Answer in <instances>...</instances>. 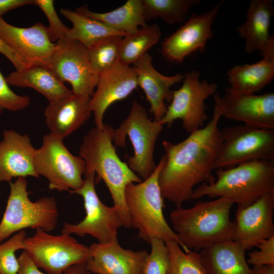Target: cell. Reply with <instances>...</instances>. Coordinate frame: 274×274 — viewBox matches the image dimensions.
<instances>
[{
	"label": "cell",
	"instance_id": "6da1fadb",
	"mask_svg": "<svg viewBox=\"0 0 274 274\" xmlns=\"http://www.w3.org/2000/svg\"><path fill=\"white\" fill-rule=\"evenodd\" d=\"M214 100L213 116L206 126L179 143L162 142L165 162L159 173V184L163 198L177 208L191 199L196 185L215 181L213 172L221 143L218 125L222 116V102L217 93Z\"/></svg>",
	"mask_w": 274,
	"mask_h": 274
},
{
	"label": "cell",
	"instance_id": "7a4b0ae2",
	"mask_svg": "<svg viewBox=\"0 0 274 274\" xmlns=\"http://www.w3.org/2000/svg\"><path fill=\"white\" fill-rule=\"evenodd\" d=\"M233 201L226 197L198 201L190 208H176L170 213L173 230L184 251H197L233 241L235 222L230 218Z\"/></svg>",
	"mask_w": 274,
	"mask_h": 274
},
{
	"label": "cell",
	"instance_id": "3957f363",
	"mask_svg": "<svg viewBox=\"0 0 274 274\" xmlns=\"http://www.w3.org/2000/svg\"><path fill=\"white\" fill-rule=\"evenodd\" d=\"M111 125L104 124L102 129L91 128L83 138L79 156L85 161L86 170H93L108 188L114 206L118 210L123 226L131 227L125 200V190L131 183L143 181L119 158L113 144L114 131Z\"/></svg>",
	"mask_w": 274,
	"mask_h": 274
},
{
	"label": "cell",
	"instance_id": "277c9868",
	"mask_svg": "<svg viewBox=\"0 0 274 274\" xmlns=\"http://www.w3.org/2000/svg\"><path fill=\"white\" fill-rule=\"evenodd\" d=\"M217 178L193 190L191 199L226 197L245 208L269 193H274V161L254 160L233 167L215 170Z\"/></svg>",
	"mask_w": 274,
	"mask_h": 274
},
{
	"label": "cell",
	"instance_id": "5b68a950",
	"mask_svg": "<svg viewBox=\"0 0 274 274\" xmlns=\"http://www.w3.org/2000/svg\"><path fill=\"white\" fill-rule=\"evenodd\" d=\"M165 162L164 154L149 177L140 183L128 185L125 190L131 227L138 230L140 238L149 244L154 238L179 243L177 234L167 223L163 212L164 198L159 184V175Z\"/></svg>",
	"mask_w": 274,
	"mask_h": 274
},
{
	"label": "cell",
	"instance_id": "8992f818",
	"mask_svg": "<svg viewBox=\"0 0 274 274\" xmlns=\"http://www.w3.org/2000/svg\"><path fill=\"white\" fill-rule=\"evenodd\" d=\"M9 185L10 194L0 222V244L25 228L41 229L47 232L55 229L59 211L54 197L31 201L28 196L27 181L24 177L17 178Z\"/></svg>",
	"mask_w": 274,
	"mask_h": 274
},
{
	"label": "cell",
	"instance_id": "52a82bcc",
	"mask_svg": "<svg viewBox=\"0 0 274 274\" xmlns=\"http://www.w3.org/2000/svg\"><path fill=\"white\" fill-rule=\"evenodd\" d=\"M162 129L163 125L151 121L145 108L136 100L133 101L128 116L114 129L113 142L115 146L125 147V138L128 136L134 154L128 157L126 163L143 180L149 177L156 167L154 148Z\"/></svg>",
	"mask_w": 274,
	"mask_h": 274
},
{
	"label": "cell",
	"instance_id": "ba28073f",
	"mask_svg": "<svg viewBox=\"0 0 274 274\" xmlns=\"http://www.w3.org/2000/svg\"><path fill=\"white\" fill-rule=\"evenodd\" d=\"M34 166L39 176L48 180L49 189L58 191L80 188L86 173L84 160L68 150L63 139L51 133L45 135L41 146L35 149Z\"/></svg>",
	"mask_w": 274,
	"mask_h": 274
},
{
	"label": "cell",
	"instance_id": "9c48e42d",
	"mask_svg": "<svg viewBox=\"0 0 274 274\" xmlns=\"http://www.w3.org/2000/svg\"><path fill=\"white\" fill-rule=\"evenodd\" d=\"M22 251L50 274H63L71 266L86 264L91 258L89 247L71 234L53 235L41 229L25 238Z\"/></svg>",
	"mask_w": 274,
	"mask_h": 274
},
{
	"label": "cell",
	"instance_id": "30bf717a",
	"mask_svg": "<svg viewBox=\"0 0 274 274\" xmlns=\"http://www.w3.org/2000/svg\"><path fill=\"white\" fill-rule=\"evenodd\" d=\"M221 143L214 170L254 160L274 161V130L245 124L220 129Z\"/></svg>",
	"mask_w": 274,
	"mask_h": 274
},
{
	"label": "cell",
	"instance_id": "8fae6325",
	"mask_svg": "<svg viewBox=\"0 0 274 274\" xmlns=\"http://www.w3.org/2000/svg\"><path fill=\"white\" fill-rule=\"evenodd\" d=\"M95 175L93 170H86L81 187L70 191L82 197L86 215L78 223H64L61 233L90 235L98 243L118 242V229L123 226L122 219L114 206L108 207L99 199L95 188Z\"/></svg>",
	"mask_w": 274,
	"mask_h": 274
},
{
	"label": "cell",
	"instance_id": "7c38bea8",
	"mask_svg": "<svg viewBox=\"0 0 274 274\" xmlns=\"http://www.w3.org/2000/svg\"><path fill=\"white\" fill-rule=\"evenodd\" d=\"M199 71L192 70L185 75L183 84L173 91L170 104L163 118L158 122L170 127L177 119L189 134L204 126L208 118L205 100L216 93L218 85L200 80Z\"/></svg>",
	"mask_w": 274,
	"mask_h": 274
},
{
	"label": "cell",
	"instance_id": "4fadbf2b",
	"mask_svg": "<svg viewBox=\"0 0 274 274\" xmlns=\"http://www.w3.org/2000/svg\"><path fill=\"white\" fill-rule=\"evenodd\" d=\"M49 68L61 82H68L76 95L91 97L99 79L87 48L77 41L64 39L57 42Z\"/></svg>",
	"mask_w": 274,
	"mask_h": 274
},
{
	"label": "cell",
	"instance_id": "5bb4252c",
	"mask_svg": "<svg viewBox=\"0 0 274 274\" xmlns=\"http://www.w3.org/2000/svg\"><path fill=\"white\" fill-rule=\"evenodd\" d=\"M223 3L222 1L209 10L192 16L165 39L161 46L162 56L171 62L180 63L192 53L203 51L213 36L212 26Z\"/></svg>",
	"mask_w": 274,
	"mask_h": 274
},
{
	"label": "cell",
	"instance_id": "9a60e30c",
	"mask_svg": "<svg viewBox=\"0 0 274 274\" xmlns=\"http://www.w3.org/2000/svg\"><path fill=\"white\" fill-rule=\"evenodd\" d=\"M221 97L222 117L253 127L274 130L273 92L256 95L228 87Z\"/></svg>",
	"mask_w": 274,
	"mask_h": 274
},
{
	"label": "cell",
	"instance_id": "2e32d148",
	"mask_svg": "<svg viewBox=\"0 0 274 274\" xmlns=\"http://www.w3.org/2000/svg\"><path fill=\"white\" fill-rule=\"evenodd\" d=\"M0 37L30 65L49 68L56 43L51 41L48 27L43 23L19 27L0 16Z\"/></svg>",
	"mask_w": 274,
	"mask_h": 274
},
{
	"label": "cell",
	"instance_id": "e0dca14e",
	"mask_svg": "<svg viewBox=\"0 0 274 274\" xmlns=\"http://www.w3.org/2000/svg\"><path fill=\"white\" fill-rule=\"evenodd\" d=\"M274 193L265 194L250 206L236 211L233 241L245 251L274 236Z\"/></svg>",
	"mask_w": 274,
	"mask_h": 274
},
{
	"label": "cell",
	"instance_id": "ac0fdd59",
	"mask_svg": "<svg viewBox=\"0 0 274 274\" xmlns=\"http://www.w3.org/2000/svg\"><path fill=\"white\" fill-rule=\"evenodd\" d=\"M138 86L136 74L132 66L118 62L100 73L96 90L90 100L95 127L102 129L107 109L114 102L126 98Z\"/></svg>",
	"mask_w": 274,
	"mask_h": 274
},
{
	"label": "cell",
	"instance_id": "d6986e66",
	"mask_svg": "<svg viewBox=\"0 0 274 274\" xmlns=\"http://www.w3.org/2000/svg\"><path fill=\"white\" fill-rule=\"evenodd\" d=\"M274 14L273 0H252L247 11L246 20L236 31L245 40L246 52H259L262 57L274 58V38L269 33Z\"/></svg>",
	"mask_w": 274,
	"mask_h": 274
},
{
	"label": "cell",
	"instance_id": "ffe728a7",
	"mask_svg": "<svg viewBox=\"0 0 274 274\" xmlns=\"http://www.w3.org/2000/svg\"><path fill=\"white\" fill-rule=\"evenodd\" d=\"M35 151L27 134L5 130L0 142V182L9 183L13 178L28 176L39 178L34 166Z\"/></svg>",
	"mask_w": 274,
	"mask_h": 274
},
{
	"label": "cell",
	"instance_id": "44dd1931",
	"mask_svg": "<svg viewBox=\"0 0 274 274\" xmlns=\"http://www.w3.org/2000/svg\"><path fill=\"white\" fill-rule=\"evenodd\" d=\"M91 258L86 263L94 274H139L148 254L146 250L125 249L118 242L93 243Z\"/></svg>",
	"mask_w": 274,
	"mask_h": 274
},
{
	"label": "cell",
	"instance_id": "7402d4cb",
	"mask_svg": "<svg viewBox=\"0 0 274 274\" xmlns=\"http://www.w3.org/2000/svg\"><path fill=\"white\" fill-rule=\"evenodd\" d=\"M152 60V56L146 53L132 63V67L136 74L138 85L144 90L150 104V111L154 121L159 122L167 110L165 101L171 100L173 91L170 88L182 81L185 75H162L154 68Z\"/></svg>",
	"mask_w": 274,
	"mask_h": 274
},
{
	"label": "cell",
	"instance_id": "603a6c76",
	"mask_svg": "<svg viewBox=\"0 0 274 274\" xmlns=\"http://www.w3.org/2000/svg\"><path fill=\"white\" fill-rule=\"evenodd\" d=\"M90 98L72 93L49 102L44 115L50 133L64 139L79 129L91 115Z\"/></svg>",
	"mask_w": 274,
	"mask_h": 274
},
{
	"label": "cell",
	"instance_id": "cb8c5ba5",
	"mask_svg": "<svg viewBox=\"0 0 274 274\" xmlns=\"http://www.w3.org/2000/svg\"><path fill=\"white\" fill-rule=\"evenodd\" d=\"M246 251L233 241L211 245L199 253L206 274H254Z\"/></svg>",
	"mask_w": 274,
	"mask_h": 274
},
{
	"label": "cell",
	"instance_id": "d4e9b609",
	"mask_svg": "<svg viewBox=\"0 0 274 274\" xmlns=\"http://www.w3.org/2000/svg\"><path fill=\"white\" fill-rule=\"evenodd\" d=\"M6 80L9 86L35 89L48 102L72 94L50 68L43 66L33 65L21 71H13Z\"/></svg>",
	"mask_w": 274,
	"mask_h": 274
},
{
	"label": "cell",
	"instance_id": "484cf974",
	"mask_svg": "<svg viewBox=\"0 0 274 274\" xmlns=\"http://www.w3.org/2000/svg\"><path fill=\"white\" fill-rule=\"evenodd\" d=\"M227 81L232 89L255 94L274 78V58L262 57L252 64L236 65L227 71Z\"/></svg>",
	"mask_w": 274,
	"mask_h": 274
},
{
	"label": "cell",
	"instance_id": "4316f807",
	"mask_svg": "<svg viewBox=\"0 0 274 274\" xmlns=\"http://www.w3.org/2000/svg\"><path fill=\"white\" fill-rule=\"evenodd\" d=\"M75 11L125 35L135 32L139 26L148 25L144 16L142 0H128L121 7L106 13L93 12L85 5L77 8Z\"/></svg>",
	"mask_w": 274,
	"mask_h": 274
},
{
	"label": "cell",
	"instance_id": "83f0119b",
	"mask_svg": "<svg viewBox=\"0 0 274 274\" xmlns=\"http://www.w3.org/2000/svg\"><path fill=\"white\" fill-rule=\"evenodd\" d=\"M60 13L73 23L72 28H70L64 39L77 41L87 49L107 37L113 35L124 37L126 35L76 11L62 8Z\"/></svg>",
	"mask_w": 274,
	"mask_h": 274
},
{
	"label": "cell",
	"instance_id": "f1b7e54d",
	"mask_svg": "<svg viewBox=\"0 0 274 274\" xmlns=\"http://www.w3.org/2000/svg\"><path fill=\"white\" fill-rule=\"evenodd\" d=\"M161 33L159 26L154 24L126 35L122 41L118 62L127 66L132 64L159 41Z\"/></svg>",
	"mask_w": 274,
	"mask_h": 274
},
{
	"label": "cell",
	"instance_id": "f546056e",
	"mask_svg": "<svg viewBox=\"0 0 274 274\" xmlns=\"http://www.w3.org/2000/svg\"><path fill=\"white\" fill-rule=\"evenodd\" d=\"M200 0H142L146 21L160 18L172 24L182 22Z\"/></svg>",
	"mask_w": 274,
	"mask_h": 274
},
{
	"label": "cell",
	"instance_id": "4dcf8cb0",
	"mask_svg": "<svg viewBox=\"0 0 274 274\" xmlns=\"http://www.w3.org/2000/svg\"><path fill=\"white\" fill-rule=\"evenodd\" d=\"M124 37H107L87 48L90 62L99 74L118 62L122 41Z\"/></svg>",
	"mask_w": 274,
	"mask_h": 274
},
{
	"label": "cell",
	"instance_id": "1f68e13d",
	"mask_svg": "<svg viewBox=\"0 0 274 274\" xmlns=\"http://www.w3.org/2000/svg\"><path fill=\"white\" fill-rule=\"evenodd\" d=\"M169 260V274H206L199 253L196 251H184L175 241L165 242Z\"/></svg>",
	"mask_w": 274,
	"mask_h": 274
},
{
	"label": "cell",
	"instance_id": "d6a6232c",
	"mask_svg": "<svg viewBox=\"0 0 274 274\" xmlns=\"http://www.w3.org/2000/svg\"><path fill=\"white\" fill-rule=\"evenodd\" d=\"M150 244L151 251L146 257L139 274H169L170 260L165 242L154 238Z\"/></svg>",
	"mask_w": 274,
	"mask_h": 274
},
{
	"label": "cell",
	"instance_id": "836d02e7",
	"mask_svg": "<svg viewBox=\"0 0 274 274\" xmlns=\"http://www.w3.org/2000/svg\"><path fill=\"white\" fill-rule=\"evenodd\" d=\"M26 237V232L22 230L0 244V274H18L19 264L15 253L23 250Z\"/></svg>",
	"mask_w": 274,
	"mask_h": 274
},
{
	"label": "cell",
	"instance_id": "e575fe53",
	"mask_svg": "<svg viewBox=\"0 0 274 274\" xmlns=\"http://www.w3.org/2000/svg\"><path fill=\"white\" fill-rule=\"evenodd\" d=\"M37 5L47 18L49 25L48 27L51 41L56 43L65 38L70 28L65 25L58 16L52 0H35Z\"/></svg>",
	"mask_w": 274,
	"mask_h": 274
},
{
	"label": "cell",
	"instance_id": "d590c367",
	"mask_svg": "<svg viewBox=\"0 0 274 274\" xmlns=\"http://www.w3.org/2000/svg\"><path fill=\"white\" fill-rule=\"evenodd\" d=\"M30 104L28 95H20L10 88L0 70V113L3 110L18 112L26 108Z\"/></svg>",
	"mask_w": 274,
	"mask_h": 274
},
{
	"label": "cell",
	"instance_id": "8d00e7d4",
	"mask_svg": "<svg viewBox=\"0 0 274 274\" xmlns=\"http://www.w3.org/2000/svg\"><path fill=\"white\" fill-rule=\"evenodd\" d=\"M256 247L258 250L249 253L248 264L253 266H274V236L262 241Z\"/></svg>",
	"mask_w": 274,
	"mask_h": 274
},
{
	"label": "cell",
	"instance_id": "74e56055",
	"mask_svg": "<svg viewBox=\"0 0 274 274\" xmlns=\"http://www.w3.org/2000/svg\"><path fill=\"white\" fill-rule=\"evenodd\" d=\"M0 53L13 65L16 71H21L31 66L0 37Z\"/></svg>",
	"mask_w": 274,
	"mask_h": 274
},
{
	"label": "cell",
	"instance_id": "f35d334b",
	"mask_svg": "<svg viewBox=\"0 0 274 274\" xmlns=\"http://www.w3.org/2000/svg\"><path fill=\"white\" fill-rule=\"evenodd\" d=\"M19 268L18 274H50L44 273L39 269L27 253L22 251L18 258Z\"/></svg>",
	"mask_w": 274,
	"mask_h": 274
},
{
	"label": "cell",
	"instance_id": "ab89813d",
	"mask_svg": "<svg viewBox=\"0 0 274 274\" xmlns=\"http://www.w3.org/2000/svg\"><path fill=\"white\" fill-rule=\"evenodd\" d=\"M35 5L33 0H0V16L7 12L27 5Z\"/></svg>",
	"mask_w": 274,
	"mask_h": 274
},
{
	"label": "cell",
	"instance_id": "60d3db41",
	"mask_svg": "<svg viewBox=\"0 0 274 274\" xmlns=\"http://www.w3.org/2000/svg\"><path fill=\"white\" fill-rule=\"evenodd\" d=\"M63 274H91L86 267V264L73 265L66 269Z\"/></svg>",
	"mask_w": 274,
	"mask_h": 274
},
{
	"label": "cell",
	"instance_id": "b9f144b4",
	"mask_svg": "<svg viewBox=\"0 0 274 274\" xmlns=\"http://www.w3.org/2000/svg\"><path fill=\"white\" fill-rule=\"evenodd\" d=\"M252 269L254 274H274V266H253Z\"/></svg>",
	"mask_w": 274,
	"mask_h": 274
}]
</instances>
